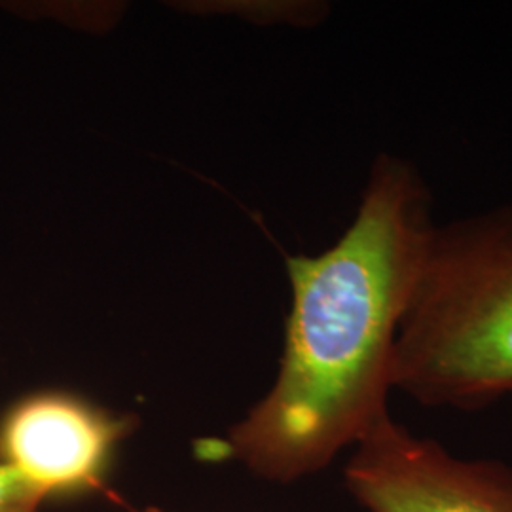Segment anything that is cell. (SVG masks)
Returning a JSON list of instances; mask_svg holds the SVG:
<instances>
[{
	"instance_id": "6da1fadb",
	"label": "cell",
	"mask_w": 512,
	"mask_h": 512,
	"mask_svg": "<svg viewBox=\"0 0 512 512\" xmlns=\"http://www.w3.org/2000/svg\"><path fill=\"white\" fill-rule=\"evenodd\" d=\"M435 224L420 169L380 154L344 236L287 258L293 304L275 384L205 458L289 484L389 416L395 342Z\"/></svg>"
},
{
	"instance_id": "7a4b0ae2",
	"label": "cell",
	"mask_w": 512,
	"mask_h": 512,
	"mask_svg": "<svg viewBox=\"0 0 512 512\" xmlns=\"http://www.w3.org/2000/svg\"><path fill=\"white\" fill-rule=\"evenodd\" d=\"M393 389L465 412L512 395V203L435 224L395 342Z\"/></svg>"
},
{
	"instance_id": "3957f363",
	"label": "cell",
	"mask_w": 512,
	"mask_h": 512,
	"mask_svg": "<svg viewBox=\"0 0 512 512\" xmlns=\"http://www.w3.org/2000/svg\"><path fill=\"white\" fill-rule=\"evenodd\" d=\"M344 480L368 512H512V467L458 458L391 416L355 444Z\"/></svg>"
},
{
	"instance_id": "277c9868",
	"label": "cell",
	"mask_w": 512,
	"mask_h": 512,
	"mask_svg": "<svg viewBox=\"0 0 512 512\" xmlns=\"http://www.w3.org/2000/svg\"><path fill=\"white\" fill-rule=\"evenodd\" d=\"M137 425L67 389L23 395L0 416V461L38 486L48 501L99 494L120 444Z\"/></svg>"
},
{
	"instance_id": "5b68a950",
	"label": "cell",
	"mask_w": 512,
	"mask_h": 512,
	"mask_svg": "<svg viewBox=\"0 0 512 512\" xmlns=\"http://www.w3.org/2000/svg\"><path fill=\"white\" fill-rule=\"evenodd\" d=\"M46 494L12 465L0 461V512H38Z\"/></svg>"
},
{
	"instance_id": "8992f818",
	"label": "cell",
	"mask_w": 512,
	"mask_h": 512,
	"mask_svg": "<svg viewBox=\"0 0 512 512\" xmlns=\"http://www.w3.org/2000/svg\"><path fill=\"white\" fill-rule=\"evenodd\" d=\"M131 512H167L164 509H160V507H145V509H133Z\"/></svg>"
}]
</instances>
